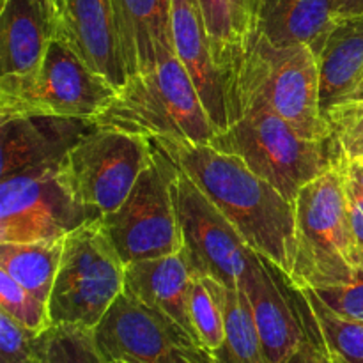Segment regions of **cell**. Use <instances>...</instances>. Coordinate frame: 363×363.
I'll return each mask as SVG.
<instances>
[{"label": "cell", "instance_id": "6da1fadb", "mask_svg": "<svg viewBox=\"0 0 363 363\" xmlns=\"http://www.w3.org/2000/svg\"><path fill=\"white\" fill-rule=\"evenodd\" d=\"M147 140L204 191L257 254L291 277L296 255L294 204L236 155L184 138Z\"/></svg>", "mask_w": 363, "mask_h": 363}, {"label": "cell", "instance_id": "7a4b0ae2", "mask_svg": "<svg viewBox=\"0 0 363 363\" xmlns=\"http://www.w3.org/2000/svg\"><path fill=\"white\" fill-rule=\"evenodd\" d=\"M257 108L280 116L303 137L328 140L330 128L319 106V59L311 46L252 39L234 74L230 124Z\"/></svg>", "mask_w": 363, "mask_h": 363}, {"label": "cell", "instance_id": "3957f363", "mask_svg": "<svg viewBox=\"0 0 363 363\" xmlns=\"http://www.w3.org/2000/svg\"><path fill=\"white\" fill-rule=\"evenodd\" d=\"M92 123L144 138L174 137L211 144L216 137L197 89L176 52L167 53L151 69L128 78Z\"/></svg>", "mask_w": 363, "mask_h": 363}, {"label": "cell", "instance_id": "277c9868", "mask_svg": "<svg viewBox=\"0 0 363 363\" xmlns=\"http://www.w3.org/2000/svg\"><path fill=\"white\" fill-rule=\"evenodd\" d=\"M296 255L289 280L294 287L342 286L357 279L353 264L346 172L337 162L305 184L294 201Z\"/></svg>", "mask_w": 363, "mask_h": 363}, {"label": "cell", "instance_id": "5b68a950", "mask_svg": "<svg viewBox=\"0 0 363 363\" xmlns=\"http://www.w3.org/2000/svg\"><path fill=\"white\" fill-rule=\"evenodd\" d=\"M211 145L243 160L291 204L305 184L332 169L339 158L332 138L303 137L286 119L266 108L245 113L229 130L216 135Z\"/></svg>", "mask_w": 363, "mask_h": 363}, {"label": "cell", "instance_id": "8992f818", "mask_svg": "<svg viewBox=\"0 0 363 363\" xmlns=\"http://www.w3.org/2000/svg\"><path fill=\"white\" fill-rule=\"evenodd\" d=\"M126 264L99 220L64 238L62 257L48 311L52 325L94 330L124 293Z\"/></svg>", "mask_w": 363, "mask_h": 363}, {"label": "cell", "instance_id": "52a82bcc", "mask_svg": "<svg viewBox=\"0 0 363 363\" xmlns=\"http://www.w3.org/2000/svg\"><path fill=\"white\" fill-rule=\"evenodd\" d=\"M117 91L59 35L34 74L0 77V121L20 116L92 121Z\"/></svg>", "mask_w": 363, "mask_h": 363}, {"label": "cell", "instance_id": "ba28073f", "mask_svg": "<svg viewBox=\"0 0 363 363\" xmlns=\"http://www.w3.org/2000/svg\"><path fill=\"white\" fill-rule=\"evenodd\" d=\"M64 162L0 179V243L64 240L99 220L74 194Z\"/></svg>", "mask_w": 363, "mask_h": 363}, {"label": "cell", "instance_id": "9c48e42d", "mask_svg": "<svg viewBox=\"0 0 363 363\" xmlns=\"http://www.w3.org/2000/svg\"><path fill=\"white\" fill-rule=\"evenodd\" d=\"M172 177L174 165L152 145L151 162L126 201L99 218L124 264L163 257L183 248Z\"/></svg>", "mask_w": 363, "mask_h": 363}, {"label": "cell", "instance_id": "30bf717a", "mask_svg": "<svg viewBox=\"0 0 363 363\" xmlns=\"http://www.w3.org/2000/svg\"><path fill=\"white\" fill-rule=\"evenodd\" d=\"M152 158L147 138L94 126L66 158L74 194L96 216L116 211Z\"/></svg>", "mask_w": 363, "mask_h": 363}, {"label": "cell", "instance_id": "8fae6325", "mask_svg": "<svg viewBox=\"0 0 363 363\" xmlns=\"http://www.w3.org/2000/svg\"><path fill=\"white\" fill-rule=\"evenodd\" d=\"M92 332L106 363H220L176 321L126 293Z\"/></svg>", "mask_w": 363, "mask_h": 363}, {"label": "cell", "instance_id": "7c38bea8", "mask_svg": "<svg viewBox=\"0 0 363 363\" xmlns=\"http://www.w3.org/2000/svg\"><path fill=\"white\" fill-rule=\"evenodd\" d=\"M172 195L183 245L197 262L201 273L213 277L227 287H243L257 262V252L206 197L204 191L176 165Z\"/></svg>", "mask_w": 363, "mask_h": 363}, {"label": "cell", "instance_id": "4fadbf2b", "mask_svg": "<svg viewBox=\"0 0 363 363\" xmlns=\"http://www.w3.org/2000/svg\"><path fill=\"white\" fill-rule=\"evenodd\" d=\"M243 289L250 300L255 326L268 363H284L312 330L303 293L289 277L259 254Z\"/></svg>", "mask_w": 363, "mask_h": 363}, {"label": "cell", "instance_id": "5bb4252c", "mask_svg": "<svg viewBox=\"0 0 363 363\" xmlns=\"http://www.w3.org/2000/svg\"><path fill=\"white\" fill-rule=\"evenodd\" d=\"M172 45L194 82L216 135L230 126L229 78L216 64L197 0H170Z\"/></svg>", "mask_w": 363, "mask_h": 363}, {"label": "cell", "instance_id": "9a60e30c", "mask_svg": "<svg viewBox=\"0 0 363 363\" xmlns=\"http://www.w3.org/2000/svg\"><path fill=\"white\" fill-rule=\"evenodd\" d=\"M91 119L55 116H20L0 121V179L62 163L85 133Z\"/></svg>", "mask_w": 363, "mask_h": 363}, {"label": "cell", "instance_id": "2e32d148", "mask_svg": "<svg viewBox=\"0 0 363 363\" xmlns=\"http://www.w3.org/2000/svg\"><path fill=\"white\" fill-rule=\"evenodd\" d=\"M60 38L113 87L128 82L126 60L112 0H55Z\"/></svg>", "mask_w": 363, "mask_h": 363}, {"label": "cell", "instance_id": "e0dca14e", "mask_svg": "<svg viewBox=\"0 0 363 363\" xmlns=\"http://www.w3.org/2000/svg\"><path fill=\"white\" fill-rule=\"evenodd\" d=\"M60 35L55 0H2L0 77H28Z\"/></svg>", "mask_w": 363, "mask_h": 363}, {"label": "cell", "instance_id": "ac0fdd59", "mask_svg": "<svg viewBox=\"0 0 363 363\" xmlns=\"http://www.w3.org/2000/svg\"><path fill=\"white\" fill-rule=\"evenodd\" d=\"M197 273L201 269L183 245L174 254L126 264L124 293L162 312L197 339L190 319V289Z\"/></svg>", "mask_w": 363, "mask_h": 363}, {"label": "cell", "instance_id": "d6986e66", "mask_svg": "<svg viewBox=\"0 0 363 363\" xmlns=\"http://www.w3.org/2000/svg\"><path fill=\"white\" fill-rule=\"evenodd\" d=\"M128 74L155 67L174 52L170 0H112Z\"/></svg>", "mask_w": 363, "mask_h": 363}, {"label": "cell", "instance_id": "ffe728a7", "mask_svg": "<svg viewBox=\"0 0 363 363\" xmlns=\"http://www.w3.org/2000/svg\"><path fill=\"white\" fill-rule=\"evenodd\" d=\"M319 59V106L350 101L363 85V16L337 20Z\"/></svg>", "mask_w": 363, "mask_h": 363}, {"label": "cell", "instance_id": "44dd1931", "mask_svg": "<svg viewBox=\"0 0 363 363\" xmlns=\"http://www.w3.org/2000/svg\"><path fill=\"white\" fill-rule=\"evenodd\" d=\"M335 23V0H261L255 38L307 45L319 55Z\"/></svg>", "mask_w": 363, "mask_h": 363}, {"label": "cell", "instance_id": "7402d4cb", "mask_svg": "<svg viewBox=\"0 0 363 363\" xmlns=\"http://www.w3.org/2000/svg\"><path fill=\"white\" fill-rule=\"evenodd\" d=\"M64 240L0 243V269L48 303L62 257Z\"/></svg>", "mask_w": 363, "mask_h": 363}, {"label": "cell", "instance_id": "603a6c76", "mask_svg": "<svg viewBox=\"0 0 363 363\" xmlns=\"http://www.w3.org/2000/svg\"><path fill=\"white\" fill-rule=\"evenodd\" d=\"M223 311L225 340L216 351L220 363H268L255 326L250 300L243 287H227L218 282Z\"/></svg>", "mask_w": 363, "mask_h": 363}, {"label": "cell", "instance_id": "cb8c5ba5", "mask_svg": "<svg viewBox=\"0 0 363 363\" xmlns=\"http://www.w3.org/2000/svg\"><path fill=\"white\" fill-rule=\"evenodd\" d=\"M298 289L307 300L318 335L330 360L333 363H363V323L335 314L308 287Z\"/></svg>", "mask_w": 363, "mask_h": 363}, {"label": "cell", "instance_id": "d4e9b609", "mask_svg": "<svg viewBox=\"0 0 363 363\" xmlns=\"http://www.w3.org/2000/svg\"><path fill=\"white\" fill-rule=\"evenodd\" d=\"M190 319L199 342L216 353L225 340L218 280L197 273L190 289Z\"/></svg>", "mask_w": 363, "mask_h": 363}, {"label": "cell", "instance_id": "484cf974", "mask_svg": "<svg viewBox=\"0 0 363 363\" xmlns=\"http://www.w3.org/2000/svg\"><path fill=\"white\" fill-rule=\"evenodd\" d=\"M204 18L206 30L211 41L213 55L220 69L227 74L230 85V123H233V85L238 62L241 59V45L230 16L227 0H197Z\"/></svg>", "mask_w": 363, "mask_h": 363}, {"label": "cell", "instance_id": "4316f807", "mask_svg": "<svg viewBox=\"0 0 363 363\" xmlns=\"http://www.w3.org/2000/svg\"><path fill=\"white\" fill-rule=\"evenodd\" d=\"M45 363H106L94 332L78 325H52L45 332Z\"/></svg>", "mask_w": 363, "mask_h": 363}, {"label": "cell", "instance_id": "83f0119b", "mask_svg": "<svg viewBox=\"0 0 363 363\" xmlns=\"http://www.w3.org/2000/svg\"><path fill=\"white\" fill-rule=\"evenodd\" d=\"M330 138L339 155L363 160V99H350L325 112Z\"/></svg>", "mask_w": 363, "mask_h": 363}, {"label": "cell", "instance_id": "f1b7e54d", "mask_svg": "<svg viewBox=\"0 0 363 363\" xmlns=\"http://www.w3.org/2000/svg\"><path fill=\"white\" fill-rule=\"evenodd\" d=\"M0 311L32 332L43 333L52 326L48 303L35 298L0 269Z\"/></svg>", "mask_w": 363, "mask_h": 363}, {"label": "cell", "instance_id": "f546056e", "mask_svg": "<svg viewBox=\"0 0 363 363\" xmlns=\"http://www.w3.org/2000/svg\"><path fill=\"white\" fill-rule=\"evenodd\" d=\"M45 332L38 333L0 311V363H34L43 360Z\"/></svg>", "mask_w": 363, "mask_h": 363}, {"label": "cell", "instance_id": "4dcf8cb0", "mask_svg": "<svg viewBox=\"0 0 363 363\" xmlns=\"http://www.w3.org/2000/svg\"><path fill=\"white\" fill-rule=\"evenodd\" d=\"M311 289V287H308ZM335 314L351 321L363 323V272H358L357 279L342 286H330L312 289Z\"/></svg>", "mask_w": 363, "mask_h": 363}, {"label": "cell", "instance_id": "1f68e13d", "mask_svg": "<svg viewBox=\"0 0 363 363\" xmlns=\"http://www.w3.org/2000/svg\"><path fill=\"white\" fill-rule=\"evenodd\" d=\"M340 162V160H339ZM346 172V170H344ZM347 213H350L351 247H353V264L358 272H363V191L346 174Z\"/></svg>", "mask_w": 363, "mask_h": 363}, {"label": "cell", "instance_id": "d6a6232c", "mask_svg": "<svg viewBox=\"0 0 363 363\" xmlns=\"http://www.w3.org/2000/svg\"><path fill=\"white\" fill-rule=\"evenodd\" d=\"M227 2H229L234 30H236L238 41L241 45V55H243V52L257 32L261 0H227Z\"/></svg>", "mask_w": 363, "mask_h": 363}, {"label": "cell", "instance_id": "836d02e7", "mask_svg": "<svg viewBox=\"0 0 363 363\" xmlns=\"http://www.w3.org/2000/svg\"><path fill=\"white\" fill-rule=\"evenodd\" d=\"M308 311H311V308H308ZM284 363H333L330 360L321 339H319L318 330H315V325H314V319H312V330L311 333H308L307 339L300 344V347H298V350L294 351V353L291 354V357Z\"/></svg>", "mask_w": 363, "mask_h": 363}, {"label": "cell", "instance_id": "e575fe53", "mask_svg": "<svg viewBox=\"0 0 363 363\" xmlns=\"http://www.w3.org/2000/svg\"><path fill=\"white\" fill-rule=\"evenodd\" d=\"M363 16V0H335V18Z\"/></svg>", "mask_w": 363, "mask_h": 363}, {"label": "cell", "instance_id": "d590c367", "mask_svg": "<svg viewBox=\"0 0 363 363\" xmlns=\"http://www.w3.org/2000/svg\"><path fill=\"white\" fill-rule=\"evenodd\" d=\"M339 160L340 163H342L344 170H346L347 177H350V179L363 191V160L360 158L350 160V158H344L342 155H339Z\"/></svg>", "mask_w": 363, "mask_h": 363}, {"label": "cell", "instance_id": "8d00e7d4", "mask_svg": "<svg viewBox=\"0 0 363 363\" xmlns=\"http://www.w3.org/2000/svg\"><path fill=\"white\" fill-rule=\"evenodd\" d=\"M351 99H363V85H362L360 89H358V92Z\"/></svg>", "mask_w": 363, "mask_h": 363}, {"label": "cell", "instance_id": "74e56055", "mask_svg": "<svg viewBox=\"0 0 363 363\" xmlns=\"http://www.w3.org/2000/svg\"><path fill=\"white\" fill-rule=\"evenodd\" d=\"M34 363H45L43 360H38V362H34Z\"/></svg>", "mask_w": 363, "mask_h": 363}, {"label": "cell", "instance_id": "f35d334b", "mask_svg": "<svg viewBox=\"0 0 363 363\" xmlns=\"http://www.w3.org/2000/svg\"><path fill=\"white\" fill-rule=\"evenodd\" d=\"M113 363H119V362H113Z\"/></svg>", "mask_w": 363, "mask_h": 363}]
</instances>
